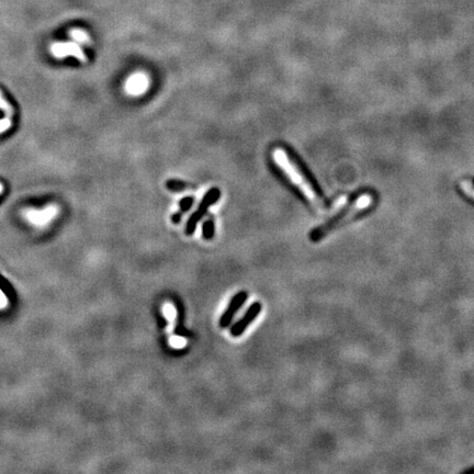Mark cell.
Returning <instances> with one entry per match:
<instances>
[{
    "label": "cell",
    "mask_w": 474,
    "mask_h": 474,
    "mask_svg": "<svg viewBox=\"0 0 474 474\" xmlns=\"http://www.w3.org/2000/svg\"><path fill=\"white\" fill-rule=\"evenodd\" d=\"M273 159L278 166L285 171L287 177L294 184L295 187H298L301 190V192L306 197V199H308L312 203H315V204L323 202L322 193L316 191L313 188L312 184L304 178V175L301 172V170L296 167L295 164H293V162L289 158V156H288V154L282 148H277L273 152Z\"/></svg>",
    "instance_id": "obj_1"
},
{
    "label": "cell",
    "mask_w": 474,
    "mask_h": 474,
    "mask_svg": "<svg viewBox=\"0 0 474 474\" xmlns=\"http://www.w3.org/2000/svg\"><path fill=\"white\" fill-rule=\"evenodd\" d=\"M370 203H371L370 196H362L355 199L354 201H351L346 206L342 207L336 215H334L332 219H329V221L324 223L323 225L314 228V230L310 233L311 242L313 243L321 242L326 235H328L329 233L335 230L337 226H339L342 223H345L346 219H353L356 215V213L360 212L361 209L368 206Z\"/></svg>",
    "instance_id": "obj_2"
},
{
    "label": "cell",
    "mask_w": 474,
    "mask_h": 474,
    "mask_svg": "<svg viewBox=\"0 0 474 474\" xmlns=\"http://www.w3.org/2000/svg\"><path fill=\"white\" fill-rule=\"evenodd\" d=\"M220 197H221V191H220L218 188L210 189L209 191L205 193V196L203 197L202 201L198 206V209L194 211L191 217L189 218L187 224H186V227H185L186 235L191 236L194 234L199 222H200L202 218L206 214L207 209H209L211 205H213L214 203L219 200Z\"/></svg>",
    "instance_id": "obj_3"
},
{
    "label": "cell",
    "mask_w": 474,
    "mask_h": 474,
    "mask_svg": "<svg viewBox=\"0 0 474 474\" xmlns=\"http://www.w3.org/2000/svg\"><path fill=\"white\" fill-rule=\"evenodd\" d=\"M248 300V293L246 291H239L233 296L231 299L230 303L226 307V310L223 312V314L221 315L219 320V326L222 329L228 328L232 325V322L234 320V317L236 315V313H238L240 308L243 307V305Z\"/></svg>",
    "instance_id": "obj_4"
},
{
    "label": "cell",
    "mask_w": 474,
    "mask_h": 474,
    "mask_svg": "<svg viewBox=\"0 0 474 474\" xmlns=\"http://www.w3.org/2000/svg\"><path fill=\"white\" fill-rule=\"evenodd\" d=\"M50 52L56 58H65L73 56L79 62L87 63L88 58L85 55L82 48L75 42H56L50 46Z\"/></svg>",
    "instance_id": "obj_5"
},
{
    "label": "cell",
    "mask_w": 474,
    "mask_h": 474,
    "mask_svg": "<svg viewBox=\"0 0 474 474\" xmlns=\"http://www.w3.org/2000/svg\"><path fill=\"white\" fill-rule=\"evenodd\" d=\"M58 214V206L55 204H50L43 209H28L24 210L23 217L28 220L33 225L45 226L56 218Z\"/></svg>",
    "instance_id": "obj_6"
},
{
    "label": "cell",
    "mask_w": 474,
    "mask_h": 474,
    "mask_svg": "<svg viewBox=\"0 0 474 474\" xmlns=\"http://www.w3.org/2000/svg\"><path fill=\"white\" fill-rule=\"evenodd\" d=\"M262 310V305L260 302H254L251 304V306L247 308V311L244 313V315L242 316V319L235 322L234 324L231 325L230 327V334L233 337H240L243 334L246 332V329L249 327L254 321H255L258 315L260 314V312Z\"/></svg>",
    "instance_id": "obj_7"
},
{
    "label": "cell",
    "mask_w": 474,
    "mask_h": 474,
    "mask_svg": "<svg viewBox=\"0 0 474 474\" xmlns=\"http://www.w3.org/2000/svg\"><path fill=\"white\" fill-rule=\"evenodd\" d=\"M147 86L148 80L146 76L144 74H135L128 79L125 85V89L130 95L137 96L143 94L147 89Z\"/></svg>",
    "instance_id": "obj_8"
},
{
    "label": "cell",
    "mask_w": 474,
    "mask_h": 474,
    "mask_svg": "<svg viewBox=\"0 0 474 474\" xmlns=\"http://www.w3.org/2000/svg\"><path fill=\"white\" fill-rule=\"evenodd\" d=\"M69 36L76 42V43H79V44L89 45L91 42L90 36H89L88 33L85 32L84 30H80V29L71 30V31L69 32Z\"/></svg>",
    "instance_id": "obj_9"
},
{
    "label": "cell",
    "mask_w": 474,
    "mask_h": 474,
    "mask_svg": "<svg viewBox=\"0 0 474 474\" xmlns=\"http://www.w3.org/2000/svg\"><path fill=\"white\" fill-rule=\"evenodd\" d=\"M166 188L171 192H181V191H184V190L192 188V186H190L189 184L185 183V181H183V180L170 179L166 183Z\"/></svg>",
    "instance_id": "obj_10"
},
{
    "label": "cell",
    "mask_w": 474,
    "mask_h": 474,
    "mask_svg": "<svg viewBox=\"0 0 474 474\" xmlns=\"http://www.w3.org/2000/svg\"><path fill=\"white\" fill-rule=\"evenodd\" d=\"M214 233H215L214 221L212 218H209L207 220H205L202 225V237L205 240H211L214 237Z\"/></svg>",
    "instance_id": "obj_11"
},
{
    "label": "cell",
    "mask_w": 474,
    "mask_h": 474,
    "mask_svg": "<svg viewBox=\"0 0 474 474\" xmlns=\"http://www.w3.org/2000/svg\"><path fill=\"white\" fill-rule=\"evenodd\" d=\"M0 110L6 114V117L11 118L14 117V108H12L11 104L5 99L1 90H0Z\"/></svg>",
    "instance_id": "obj_12"
},
{
    "label": "cell",
    "mask_w": 474,
    "mask_h": 474,
    "mask_svg": "<svg viewBox=\"0 0 474 474\" xmlns=\"http://www.w3.org/2000/svg\"><path fill=\"white\" fill-rule=\"evenodd\" d=\"M193 202H194V199L192 197H185L179 203V212H181L183 214L188 212V211L191 209V206L193 205Z\"/></svg>",
    "instance_id": "obj_13"
},
{
    "label": "cell",
    "mask_w": 474,
    "mask_h": 474,
    "mask_svg": "<svg viewBox=\"0 0 474 474\" xmlns=\"http://www.w3.org/2000/svg\"><path fill=\"white\" fill-rule=\"evenodd\" d=\"M11 126H12L11 118L6 117L5 118H0V134L6 132V131L9 130Z\"/></svg>",
    "instance_id": "obj_14"
},
{
    "label": "cell",
    "mask_w": 474,
    "mask_h": 474,
    "mask_svg": "<svg viewBox=\"0 0 474 474\" xmlns=\"http://www.w3.org/2000/svg\"><path fill=\"white\" fill-rule=\"evenodd\" d=\"M181 218H183V213H181V212H179V211H178V212L173 213V214L171 215V222H172L173 224H179V223H180V221H181Z\"/></svg>",
    "instance_id": "obj_15"
},
{
    "label": "cell",
    "mask_w": 474,
    "mask_h": 474,
    "mask_svg": "<svg viewBox=\"0 0 474 474\" xmlns=\"http://www.w3.org/2000/svg\"><path fill=\"white\" fill-rule=\"evenodd\" d=\"M3 192V185L0 183V194H1Z\"/></svg>",
    "instance_id": "obj_16"
},
{
    "label": "cell",
    "mask_w": 474,
    "mask_h": 474,
    "mask_svg": "<svg viewBox=\"0 0 474 474\" xmlns=\"http://www.w3.org/2000/svg\"><path fill=\"white\" fill-rule=\"evenodd\" d=\"M467 189H468V188H467ZM469 191H470V192H472V196L474 197V190H472V189H469Z\"/></svg>",
    "instance_id": "obj_17"
}]
</instances>
